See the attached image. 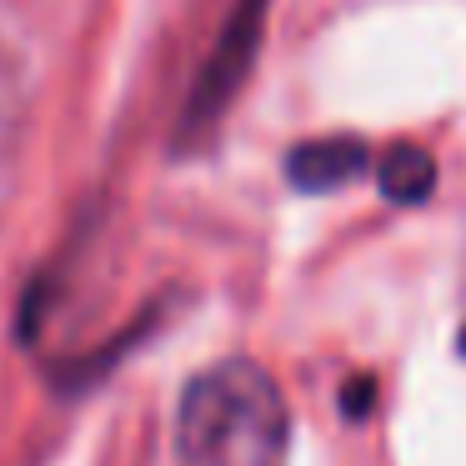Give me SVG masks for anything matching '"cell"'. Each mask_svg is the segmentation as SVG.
<instances>
[{
	"label": "cell",
	"instance_id": "obj_2",
	"mask_svg": "<svg viewBox=\"0 0 466 466\" xmlns=\"http://www.w3.org/2000/svg\"><path fill=\"white\" fill-rule=\"evenodd\" d=\"M291 181L301 191H336V186L356 181L366 171V146L351 141V136H331V141H306L291 151L286 161Z\"/></svg>",
	"mask_w": 466,
	"mask_h": 466
},
{
	"label": "cell",
	"instance_id": "obj_5",
	"mask_svg": "<svg viewBox=\"0 0 466 466\" xmlns=\"http://www.w3.org/2000/svg\"><path fill=\"white\" fill-rule=\"evenodd\" d=\"M461 356H466V331H461Z\"/></svg>",
	"mask_w": 466,
	"mask_h": 466
},
{
	"label": "cell",
	"instance_id": "obj_1",
	"mask_svg": "<svg viewBox=\"0 0 466 466\" xmlns=\"http://www.w3.org/2000/svg\"><path fill=\"white\" fill-rule=\"evenodd\" d=\"M291 411L266 366L231 356L196 371L176 406V466H286Z\"/></svg>",
	"mask_w": 466,
	"mask_h": 466
},
{
	"label": "cell",
	"instance_id": "obj_4",
	"mask_svg": "<svg viewBox=\"0 0 466 466\" xmlns=\"http://www.w3.org/2000/svg\"><path fill=\"white\" fill-rule=\"evenodd\" d=\"M381 181V196L396 206H421L426 196L436 191V161L421 151V146H391L376 171Z\"/></svg>",
	"mask_w": 466,
	"mask_h": 466
},
{
	"label": "cell",
	"instance_id": "obj_3",
	"mask_svg": "<svg viewBox=\"0 0 466 466\" xmlns=\"http://www.w3.org/2000/svg\"><path fill=\"white\" fill-rule=\"evenodd\" d=\"M261 5L266 0H246V11H241V21L226 31V46H221V56L211 61V76H206V86H201V116H211V106H221L226 96L236 91V81H241V71H246V61H251V46H256V25H261Z\"/></svg>",
	"mask_w": 466,
	"mask_h": 466
}]
</instances>
